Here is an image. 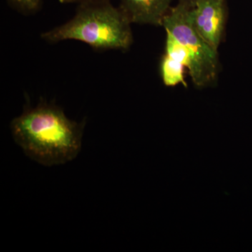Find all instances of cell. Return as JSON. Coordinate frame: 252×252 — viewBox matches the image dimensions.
Wrapping results in <instances>:
<instances>
[{"label":"cell","mask_w":252,"mask_h":252,"mask_svg":"<svg viewBox=\"0 0 252 252\" xmlns=\"http://www.w3.org/2000/svg\"><path fill=\"white\" fill-rule=\"evenodd\" d=\"M11 135L25 154L44 166L72 161L82 146L84 123L68 119L61 107L41 100L26 106L10 124Z\"/></svg>","instance_id":"obj_1"},{"label":"cell","mask_w":252,"mask_h":252,"mask_svg":"<svg viewBox=\"0 0 252 252\" xmlns=\"http://www.w3.org/2000/svg\"><path fill=\"white\" fill-rule=\"evenodd\" d=\"M69 21L41 34L49 43L82 41L97 51H126L133 42L131 23L110 0H88L79 3Z\"/></svg>","instance_id":"obj_2"},{"label":"cell","mask_w":252,"mask_h":252,"mask_svg":"<svg viewBox=\"0 0 252 252\" xmlns=\"http://www.w3.org/2000/svg\"><path fill=\"white\" fill-rule=\"evenodd\" d=\"M191 8L178 2L170 9L162 26L185 46L190 57L188 69L194 86L205 89L217 84L220 59L218 51L207 44L194 27Z\"/></svg>","instance_id":"obj_3"},{"label":"cell","mask_w":252,"mask_h":252,"mask_svg":"<svg viewBox=\"0 0 252 252\" xmlns=\"http://www.w3.org/2000/svg\"><path fill=\"white\" fill-rule=\"evenodd\" d=\"M227 16L226 0H195L191 8L194 27L216 51L223 40Z\"/></svg>","instance_id":"obj_4"},{"label":"cell","mask_w":252,"mask_h":252,"mask_svg":"<svg viewBox=\"0 0 252 252\" xmlns=\"http://www.w3.org/2000/svg\"><path fill=\"white\" fill-rule=\"evenodd\" d=\"M173 0H119L118 7L131 24L162 26Z\"/></svg>","instance_id":"obj_5"},{"label":"cell","mask_w":252,"mask_h":252,"mask_svg":"<svg viewBox=\"0 0 252 252\" xmlns=\"http://www.w3.org/2000/svg\"><path fill=\"white\" fill-rule=\"evenodd\" d=\"M186 66L167 55H164L160 63V74L163 84L169 87L183 84L187 87L185 79Z\"/></svg>","instance_id":"obj_6"},{"label":"cell","mask_w":252,"mask_h":252,"mask_svg":"<svg viewBox=\"0 0 252 252\" xmlns=\"http://www.w3.org/2000/svg\"><path fill=\"white\" fill-rule=\"evenodd\" d=\"M165 54L172 59L185 64L187 69L189 67L190 57L188 51L180 41L177 40L175 36L168 32H166Z\"/></svg>","instance_id":"obj_7"},{"label":"cell","mask_w":252,"mask_h":252,"mask_svg":"<svg viewBox=\"0 0 252 252\" xmlns=\"http://www.w3.org/2000/svg\"><path fill=\"white\" fill-rule=\"evenodd\" d=\"M9 4L23 14H32L41 9L43 0H7Z\"/></svg>","instance_id":"obj_8"},{"label":"cell","mask_w":252,"mask_h":252,"mask_svg":"<svg viewBox=\"0 0 252 252\" xmlns=\"http://www.w3.org/2000/svg\"><path fill=\"white\" fill-rule=\"evenodd\" d=\"M59 2L61 4H74V3H79L83 2V1H88V0H59Z\"/></svg>","instance_id":"obj_9"},{"label":"cell","mask_w":252,"mask_h":252,"mask_svg":"<svg viewBox=\"0 0 252 252\" xmlns=\"http://www.w3.org/2000/svg\"><path fill=\"white\" fill-rule=\"evenodd\" d=\"M195 1V0H178L179 3L188 5V6H191V7H193Z\"/></svg>","instance_id":"obj_10"}]
</instances>
